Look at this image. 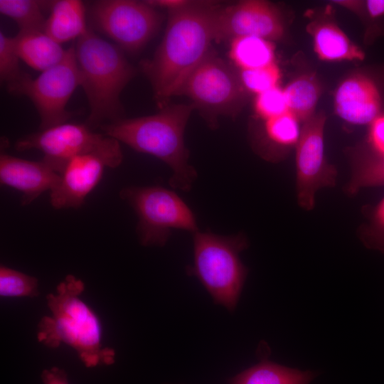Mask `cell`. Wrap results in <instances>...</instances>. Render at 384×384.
<instances>
[{
    "instance_id": "cell-7",
    "label": "cell",
    "mask_w": 384,
    "mask_h": 384,
    "mask_svg": "<svg viewBox=\"0 0 384 384\" xmlns=\"http://www.w3.org/2000/svg\"><path fill=\"white\" fill-rule=\"evenodd\" d=\"M138 216L137 233L144 246H164L172 230H199L196 218L174 191L161 186H132L120 192Z\"/></svg>"
},
{
    "instance_id": "cell-9",
    "label": "cell",
    "mask_w": 384,
    "mask_h": 384,
    "mask_svg": "<svg viewBox=\"0 0 384 384\" xmlns=\"http://www.w3.org/2000/svg\"><path fill=\"white\" fill-rule=\"evenodd\" d=\"M156 9L146 1L102 0L94 2L90 15L99 30L124 50L134 53L160 26L161 16Z\"/></svg>"
},
{
    "instance_id": "cell-18",
    "label": "cell",
    "mask_w": 384,
    "mask_h": 384,
    "mask_svg": "<svg viewBox=\"0 0 384 384\" xmlns=\"http://www.w3.org/2000/svg\"><path fill=\"white\" fill-rule=\"evenodd\" d=\"M314 50L323 60H363L364 53L353 44L334 23L329 21L314 22L309 25Z\"/></svg>"
},
{
    "instance_id": "cell-26",
    "label": "cell",
    "mask_w": 384,
    "mask_h": 384,
    "mask_svg": "<svg viewBox=\"0 0 384 384\" xmlns=\"http://www.w3.org/2000/svg\"><path fill=\"white\" fill-rule=\"evenodd\" d=\"M21 58L18 55L14 37L0 32V78L7 87L22 80L27 73L20 67Z\"/></svg>"
},
{
    "instance_id": "cell-29",
    "label": "cell",
    "mask_w": 384,
    "mask_h": 384,
    "mask_svg": "<svg viewBox=\"0 0 384 384\" xmlns=\"http://www.w3.org/2000/svg\"><path fill=\"white\" fill-rule=\"evenodd\" d=\"M255 110L265 121L289 112L283 90L277 86L257 95Z\"/></svg>"
},
{
    "instance_id": "cell-19",
    "label": "cell",
    "mask_w": 384,
    "mask_h": 384,
    "mask_svg": "<svg viewBox=\"0 0 384 384\" xmlns=\"http://www.w3.org/2000/svg\"><path fill=\"white\" fill-rule=\"evenodd\" d=\"M316 376L311 370H300L263 360L229 380V384H309Z\"/></svg>"
},
{
    "instance_id": "cell-28",
    "label": "cell",
    "mask_w": 384,
    "mask_h": 384,
    "mask_svg": "<svg viewBox=\"0 0 384 384\" xmlns=\"http://www.w3.org/2000/svg\"><path fill=\"white\" fill-rule=\"evenodd\" d=\"M280 71L274 63L267 66L241 70L240 79L243 87L259 95L278 86Z\"/></svg>"
},
{
    "instance_id": "cell-24",
    "label": "cell",
    "mask_w": 384,
    "mask_h": 384,
    "mask_svg": "<svg viewBox=\"0 0 384 384\" xmlns=\"http://www.w3.org/2000/svg\"><path fill=\"white\" fill-rule=\"evenodd\" d=\"M39 294L38 279L1 265L0 295L4 297H34Z\"/></svg>"
},
{
    "instance_id": "cell-30",
    "label": "cell",
    "mask_w": 384,
    "mask_h": 384,
    "mask_svg": "<svg viewBox=\"0 0 384 384\" xmlns=\"http://www.w3.org/2000/svg\"><path fill=\"white\" fill-rule=\"evenodd\" d=\"M368 142L373 151L384 154V115L378 116L370 124Z\"/></svg>"
},
{
    "instance_id": "cell-17",
    "label": "cell",
    "mask_w": 384,
    "mask_h": 384,
    "mask_svg": "<svg viewBox=\"0 0 384 384\" xmlns=\"http://www.w3.org/2000/svg\"><path fill=\"white\" fill-rule=\"evenodd\" d=\"M14 38L21 60L41 73L59 63L67 52L44 31H19Z\"/></svg>"
},
{
    "instance_id": "cell-2",
    "label": "cell",
    "mask_w": 384,
    "mask_h": 384,
    "mask_svg": "<svg viewBox=\"0 0 384 384\" xmlns=\"http://www.w3.org/2000/svg\"><path fill=\"white\" fill-rule=\"evenodd\" d=\"M194 109L193 104L167 105L154 114L119 119L100 127L104 134L164 161L172 170L170 186L188 191L197 173L188 162L184 132Z\"/></svg>"
},
{
    "instance_id": "cell-12",
    "label": "cell",
    "mask_w": 384,
    "mask_h": 384,
    "mask_svg": "<svg viewBox=\"0 0 384 384\" xmlns=\"http://www.w3.org/2000/svg\"><path fill=\"white\" fill-rule=\"evenodd\" d=\"M216 41L241 36L278 40L284 34V24L278 9L265 1L248 0L220 9L215 16Z\"/></svg>"
},
{
    "instance_id": "cell-31",
    "label": "cell",
    "mask_w": 384,
    "mask_h": 384,
    "mask_svg": "<svg viewBox=\"0 0 384 384\" xmlns=\"http://www.w3.org/2000/svg\"><path fill=\"white\" fill-rule=\"evenodd\" d=\"M41 379L44 384H69L66 373L55 366L44 370Z\"/></svg>"
},
{
    "instance_id": "cell-4",
    "label": "cell",
    "mask_w": 384,
    "mask_h": 384,
    "mask_svg": "<svg viewBox=\"0 0 384 384\" xmlns=\"http://www.w3.org/2000/svg\"><path fill=\"white\" fill-rule=\"evenodd\" d=\"M82 87L90 107L87 125L119 119V97L136 70L115 45L89 28L74 45Z\"/></svg>"
},
{
    "instance_id": "cell-21",
    "label": "cell",
    "mask_w": 384,
    "mask_h": 384,
    "mask_svg": "<svg viewBox=\"0 0 384 384\" xmlns=\"http://www.w3.org/2000/svg\"><path fill=\"white\" fill-rule=\"evenodd\" d=\"M229 55L241 70L256 69L274 63V46L270 41L241 36L230 41Z\"/></svg>"
},
{
    "instance_id": "cell-3",
    "label": "cell",
    "mask_w": 384,
    "mask_h": 384,
    "mask_svg": "<svg viewBox=\"0 0 384 384\" xmlns=\"http://www.w3.org/2000/svg\"><path fill=\"white\" fill-rule=\"evenodd\" d=\"M84 289L81 279L69 274L57 286L55 294L46 296L51 315L43 316L38 323V340L49 348L68 345L87 368L112 365L115 351L102 346L101 322L80 298Z\"/></svg>"
},
{
    "instance_id": "cell-1",
    "label": "cell",
    "mask_w": 384,
    "mask_h": 384,
    "mask_svg": "<svg viewBox=\"0 0 384 384\" xmlns=\"http://www.w3.org/2000/svg\"><path fill=\"white\" fill-rule=\"evenodd\" d=\"M218 9L214 3L190 1L167 11L163 39L153 58L141 64L160 109L180 95L189 75L212 50Z\"/></svg>"
},
{
    "instance_id": "cell-6",
    "label": "cell",
    "mask_w": 384,
    "mask_h": 384,
    "mask_svg": "<svg viewBox=\"0 0 384 384\" xmlns=\"http://www.w3.org/2000/svg\"><path fill=\"white\" fill-rule=\"evenodd\" d=\"M15 148L19 151H41L42 160L60 174L69 160L80 155H95L112 169L123 160L119 141L78 123L65 122L26 135L16 142Z\"/></svg>"
},
{
    "instance_id": "cell-16",
    "label": "cell",
    "mask_w": 384,
    "mask_h": 384,
    "mask_svg": "<svg viewBox=\"0 0 384 384\" xmlns=\"http://www.w3.org/2000/svg\"><path fill=\"white\" fill-rule=\"evenodd\" d=\"M43 31L60 44L78 40L89 30L84 4L79 0L51 2Z\"/></svg>"
},
{
    "instance_id": "cell-14",
    "label": "cell",
    "mask_w": 384,
    "mask_h": 384,
    "mask_svg": "<svg viewBox=\"0 0 384 384\" xmlns=\"http://www.w3.org/2000/svg\"><path fill=\"white\" fill-rule=\"evenodd\" d=\"M60 174L45 161H33L7 154L0 156V182L22 193L21 204L27 206L43 193L53 190Z\"/></svg>"
},
{
    "instance_id": "cell-32",
    "label": "cell",
    "mask_w": 384,
    "mask_h": 384,
    "mask_svg": "<svg viewBox=\"0 0 384 384\" xmlns=\"http://www.w3.org/2000/svg\"><path fill=\"white\" fill-rule=\"evenodd\" d=\"M366 5L368 14L372 18L384 16V0H368Z\"/></svg>"
},
{
    "instance_id": "cell-23",
    "label": "cell",
    "mask_w": 384,
    "mask_h": 384,
    "mask_svg": "<svg viewBox=\"0 0 384 384\" xmlns=\"http://www.w3.org/2000/svg\"><path fill=\"white\" fill-rule=\"evenodd\" d=\"M51 2L36 0H0V13L12 19L19 31H43L46 8Z\"/></svg>"
},
{
    "instance_id": "cell-8",
    "label": "cell",
    "mask_w": 384,
    "mask_h": 384,
    "mask_svg": "<svg viewBox=\"0 0 384 384\" xmlns=\"http://www.w3.org/2000/svg\"><path fill=\"white\" fill-rule=\"evenodd\" d=\"M78 87L80 78L73 45L57 65L35 78L27 74L7 88L11 94L31 100L38 113L41 130L67 122L72 115L67 105Z\"/></svg>"
},
{
    "instance_id": "cell-22",
    "label": "cell",
    "mask_w": 384,
    "mask_h": 384,
    "mask_svg": "<svg viewBox=\"0 0 384 384\" xmlns=\"http://www.w3.org/2000/svg\"><path fill=\"white\" fill-rule=\"evenodd\" d=\"M288 111L299 121L305 122L313 113L321 94L316 79L311 75L300 76L283 90Z\"/></svg>"
},
{
    "instance_id": "cell-27",
    "label": "cell",
    "mask_w": 384,
    "mask_h": 384,
    "mask_svg": "<svg viewBox=\"0 0 384 384\" xmlns=\"http://www.w3.org/2000/svg\"><path fill=\"white\" fill-rule=\"evenodd\" d=\"M358 237L366 247L384 254V197L371 210L368 222L359 228Z\"/></svg>"
},
{
    "instance_id": "cell-5",
    "label": "cell",
    "mask_w": 384,
    "mask_h": 384,
    "mask_svg": "<svg viewBox=\"0 0 384 384\" xmlns=\"http://www.w3.org/2000/svg\"><path fill=\"white\" fill-rule=\"evenodd\" d=\"M193 262L187 273L197 277L215 304L233 312L248 273L240 257L248 247L246 236L198 230L193 233Z\"/></svg>"
},
{
    "instance_id": "cell-11",
    "label": "cell",
    "mask_w": 384,
    "mask_h": 384,
    "mask_svg": "<svg viewBox=\"0 0 384 384\" xmlns=\"http://www.w3.org/2000/svg\"><path fill=\"white\" fill-rule=\"evenodd\" d=\"M323 112L304 122L296 152V191L299 206L310 210L315 206L316 193L336 184L337 169L324 155Z\"/></svg>"
},
{
    "instance_id": "cell-20",
    "label": "cell",
    "mask_w": 384,
    "mask_h": 384,
    "mask_svg": "<svg viewBox=\"0 0 384 384\" xmlns=\"http://www.w3.org/2000/svg\"><path fill=\"white\" fill-rule=\"evenodd\" d=\"M384 186V154L371 150L356 151L351 160V174L345 187L348 195L366 187Z\"/></svg>"
},
{
    "instance_id": "cell-25",
    "label": "cell",
    "mask_w": 384,
    "mask_h": 384,
    "mask_svg": "<svg viewBox=\"0 0 384 384\" xmlns=\"http://www.w3.org/2000/svg\"><path fill=\"white\" fill-rule=\"evenodd\" d=\"M265 132L267 138L279 146L297 145L301 134L299 120L289 112L266 120Z\"/></svg>"
},
{
    "instance_id": "cell-10",
    "label": "cell",
    "mask_w": 384,
    "mask_h": 384,
    "mask_svg": "<svg viewBox=\"0 0 384 384\" xmlns=\"http://www.w3.org/2000/svg\"><path fill=\"white\" fill-rule=\"evenodd\" d=\"M244 90L240 77L211 50L189 75L180 95L210 117L233 115L242 104Z\"/></svg>"
},
{
    "instance_id": "cell-15",
    "label": "cell",
    "mask_w": 384,
    "mask_h": 384,
    "mask_svg": "<svg viewBox=\"0 0 384 384\" xmlns=\"http://www.w3.org/2000/svg\"><path fill=\"white\" fill-rule=\"evenodd\" d=\"M337 114L354 124H371L378 116L381 101L374 82L358 74L346 79L335 95Z\"/></svg>"
},
{
    "instance_id": "cell-13",
    "label": "cell",
    "mask_w": 384,
    "mask_h": 384,
    "mask_svg": "<svg viewBox=\"0 0 384 384\" xmlns=\"http://www.w3.org/2000/svg\"><path fill=\"white\" fill-rule=\"evenodd\" d=\"M104 161L92 154L73 157L60 173L55 187L50 191V201L55 209L77 208L100 181Z\"/></svg>"
}]
</instances>
